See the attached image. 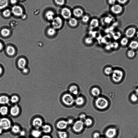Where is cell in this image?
I'll return each instance as SVG.
<instances>
[{"label":"cell","instance_id":"cell-37","mask_svg":"<svg viewBox=\"0 0 138 138\" xmlns=\"http://www.w3.org/2000/svg\"><path fill=\"white\" fill-rule=\"evenodd\" d=\"M112 67H106L104 70V72L105 74L107 75H111L113 71Z\"/></svg>","mask_w":138,"mask_h":138},{"label":"cell","instance_id":"cell-41","mask_svg":"<svg viewBox=\"0 0 138 138\" xmlns=\"http://www.w3.org/2000/svg\"><path fill=\"white\" fill-rule=\"evenodd\" d=\"M84 123V125L87 126H89L92 123V121L90 118L86 119Z\"/></svg>","mask_w":138,"mask_h":138},{"label":"cell","instance_id":"cell-26","mask_svg":"<svg viewBox=\"0 0 138 138\" xmlns=\"http://www.w3.org/2000/svg\"><path fill=\"white\" fill-rule=\"evenodd\" d=\"M6 52L9 55L12 56L15 54L16 50L13 47L9 46L6 49Z\"/></svg>","mask_w":138,"mask_h":138},{"label":"cell","instance_id":"cell-55","mask_svg":"<svg viewBox=\"0 0 138 138\" xmlns=\"http://www.w3.org/2000/svg\"><path fill=\"white\" fill-rule=\"evenodd\" d=\"M2 72V67L0 66V75Z\"/></svg>","mask_w":138,"mask_h":138},{"label":"cell","instance_id":"cell-22","mask_svg":"<svg viewBox=\"0 0 138 138\" xmlns=\"http://www.w3.org/2000/svg\"><path fill=\"white\" fill-rule=\"evenodd\" d=\"M9 112L8 107L5 105L2 106L0 107V114L5 116L7 115Z\"/></svg>","mask_w":138,"mask_h":138},{"label":"cell","instance_id":"cell-43","mask_svg":"<svg viewBox=\"0 0 138 138\" xmlns=\"http://www.w3.org/2000/svg\"><path fill=\"white\" fill-rule=\"evenodd\" d=\"M116 1V0H108V2L109 4L112 5L115 4Z\"/></svg>","mask_w":138,"mask_h":138},{"label":"cell","instance_id":"cell-6","mask_svg":"<svg viewBox=\"0 0 138 138\" xmlns=\"http://www.w3.org/2000/svg\"><path fill=\"white\" fill-rule=\"evenodd\" d=\"M62 101L65 105L67 106H71L74 103L75 99L71 94L66 93L64 94L62 97Z\"/></svg>","mask_w":138,"mask_h":138},{"label":"cell","instance_id":"cell-46","mask_svg":"<svg viewBox=\"0 0 138 138\" xmlns=\"http://www.w3.org/2000/svg\"><path fill=\"white\" fill-rule=\"evenodd\" d=\"M80 118L81 119V120L83 121V120H85L86 118V115H85L83 114H81L79 116Z\"/></svg>","mask_w":138,"mask_h":138},{"label":"cell","instance_id":"cell-50","mask_svg":"<svg viewBox=\"0 0 138 138\" xmlns=\"http://www.w3.org/2000/svg\"><path fill=\"white\" fill-rule=\"evenodd\" d=\"M18 0H10V2L12 4H15L17 3Z\"/></svg>","mask_w":138,"mask_h":138},{"label":"cell","instance_id":"cell-44","mask_svg":"<svg viewBox=\"0 0 138 138\" xmlns=\"http://www.w3.org/2000/svg\"><path fill=\"white\" fill-rule=\"evenodd\" d=\"M119 4H124L126 3L128 0H116Z\"/></svg>","mask_w":138,"mask_h":138},{"label":"cell","instance_id":"cell-30","mask_svg":"<svg viewBox=\"0 0 138 138\" xmlns=\"http://www.w3.org/2000/svg\"><path fill=\"white\" fill-rule=\"evenodd\" d=\"M8 4V0H0V10L6 7Z\"/></svg>","mask_w":138,"mask_h":138},{"label":"cell","instance_id":"cell-54","mask_svg":"<svg viewBox=\"0 0 138 138\" xmlns=\"http://www.w3.org/2000/svg\"><path fill=\"white\" fill-rule=\"evenodd\" d=\"M21 17H22V19H25V18H26V15H24V14H23L22 16H21Z\"/></svg>","mask_w":138,"mask_h":138},{"label":"cell","instance_id":"cell-8","mask_svg":"<svg viewBox=\"0 0 138 138\" xmlns=\"http://www.w3.org/2000/svg\"><path fill=\"white\" fill-rule=\"evenodd\" d=\"M73 17L78 19L81 18L85 14L83 9L80 7H77L74 8L72 10Z\"/></svg>","mask_w":138,"mask_h":138},{"label":"cell","instance_id":"cell-15","mask_svg":"<svg viewBox=\"0 0 138 138\" xmlns=\"http://www.w3.org/2000/svg\"><path fill=\"white\" fill-rule=\"evenodd\" d=\"M10 102V98L5 95L0 96V105L2 106L8 105Z\"/></svg>","mask_w":138,"mask_h":138},{"label":"cell","instance_id":"cell-40","mask_svg":"<svg viewBox=\"0 0 138 138\" xmlns=\"http://www.w3.org/2000/svg\"><path fill=\"white\" fill-rule=\"evenodd\" d=\"M58 134L60 138H66L67 135L66 132L64 131H59L58 132Z\"/></svg>","mask_w":138,"mask_h":138},{"label":"cell","instance_id":"cell-39","mask_svg":"<svg viewBox=\"0 0 138 138\" xmlns=\"http://www.w3.org/2000/svg\"><path fill=\"white\" fill-rule=\"evenodd\" d=\"M11 11L8 9H5L2 12L3 16L6 18L10 17L11 14Z\"/></svg>","mask_w":138,"mask_h":138},{"label":"cell","instance_id":"cell-49","mask_svg":"<svg viewBox=\"0 0 138 138\" xmlns=\"http://www.w3.org/2000/svg\"><path fill=\"white\" fill-rule=\"evenodd\" d=\"M41 138H52L48 134H45L42 136Z\"/></svg>","mask_w":138,"mask_h":138},{"label":"cell","instance_id":"cell-32","mask_svg":"<svg viewBox=\"0 0 138 138\" xmlns=\"http://www.w3.org/2000/svg\"><path fill=\"white\" fill-rule=\"evenodd\" d=\"M92 94L94 96H99L100 94V91L99 89L97 87L93 88L91 90Z\"/></svg>","mask_w":138,"mask_h":138},{"label":"cell","instance_id":"cell-34","mask_svg":"<svg viewBox=\"0 0 138 138\" xmlns=\"http://www.w3.org/2000/svg\"><path fill=\"white\" fill-rule=\"evenodd\" d=\"M1 33L2 36L4 37H7L10 35V31L9 29L7 28H4L1 30Z\"/></svg>","mask_w":138,"mask_h":138},{"label":"cell","instance_id":"cell-51","mask_svg":"<svg viewBox=\"0 0 138 138\" xmlns=\"http://www.w3.org/2000/svg\"><path fill=\"white\" fill-rule=\"evenodd\" d=\"M67 122L68 125L71 124L73 123V120L72 119H69Z\"/></svg>","mask_w":138,"mask_h":138},{"label":"cell","instance_id":"cell-42","mask_svg":"<svg viewBox=\"0 0 138 138\" xmlns=\"http://www.w3.org/2000/svg\"><path fill=\"white\" fill-rule=\"evenodd\" d=\"M136 94H133L131 96V100L133 102H135L138 100V97Z\"/></svg>","mask_w":138,"mask_h":138},{"label":"cell","instance_id":"cell-17","mask_svg":"<svg viewBox=\"0 0 138 138\" xmlns=\"http://www.w3.org/2000/svg\"><path fill=\"white\" fill-rule=\"evenodd\" d=\"M68 125L67 121L62 120L58 122L56 124V126L59 129L64 130L67 127Z\"/></svg>","mask_w":138,"mask_h":138},{"label":"cell","instance_id":"cell-27","mask_svg":"<svg viewBox=\"0 0 138 138\" xmlns=\"http://www.w3.org/2000/svg\"><path fill=\"white\" fill-rule=\"evenodd\" d=\"M81 19L82 22L84 24L89 23L91 19L90 16L87 14H84L81 18Z\"/></svg>","mask_w":138,"mask_h":138},{"label":"cell","instance_id":"cell-21","mask_svg":"<svg viewBox=\"0 0 138 138\" xmlns=\"http://www.w3.org/2000/svg\"><path fill=\"white\" fill-rule=\"evenodd\" d=\"M129 47L130 49L135 51L138 49V41L133 40L131 41L129 44Z\"/></svg>","mask_w":138,"mask_h":138},{"label":"cell","instance_id":"cell-31","mask_svg":"<svg viewBox=\"0 0 138 138\" xmlns=\"http://www.w3.org/2000/svg\"><path fill=\"white\" fill-rule=\"evenodd\" d=\"M19 98L18 96L14 95L10 98V102L12 104H16L19 102Z\"/></svg>","mask_w":138,"mask_h":138},{"label":"cell","instance_id":"cell-28","mask_svg":"<svg viewBox=\"0 0 138 138\" xmlns=\"http://www.w3.org/2000/svg\"><path fill=\"white\" fill-rule=\"evenodd\" d=\"M136 53L135 51L130 49L128 50L127 53V57L130 59H133L136 56Z\"/></svg>","mask_w":138,"mask_h":138},{"label":"cell","instance_id":"cell-10","mask_svg":"<svg viewBox=\"0 0 138 138\" xmlns=\"http://www.w3.org/2000/svg\"><path fill=\"white\" fill-rule=\"evenodd\" d=\"M11 12L15 16L20 17L23 14L22 7L18 5H15L12 8Z\"/></svg>","mask_w":138,"mask_h":138},{"label":"cell","instance_id":"cell-59","mask_svg":"<svg viewBox=\"0 0 138 138\" xmlns=\"http://www.w3.org/2000/svg\"><path fill=\"white\" fill-rule=\"evenodd\" d=\"M19 0V1H23L24 0Z\"/></svg>","mask_w":138,"mask_h":138},{"label":"cell","instance_id":"cell-16","mask_svg":"<svg viewBox=\"0 0 138 138\" xmlns=\"http://www.w3.org/2000/svg\"><path fill=\"white\" fill-rule=\"evenodd\" d=\"M69 25L70 27L75 28L77 27L79 24V21L77 18L72 17L68 20Z\"/></svg>","mask_w":138,"mask_h":138},{"label":"cell","instance_id":"cell-12","mask_svg":"<svg viewBox=\"0 0 138 138\" xmlns=\"http://www.w3.org/2000/svg\"><path fill=\"white\" fill-rule=\"evenodd\" d=\"M136 29L135 28H129L126 30L125 33L126 37L128 38H133L136 35Z\"/></svg>","mask_w":138,"mask_h":138},{"label":"cell","instance_id":"cell-23","mask_svg":"<svg viewBox=\"0 0 138 138\" xmlns=\"http://www.w3.org/2000/svg\"><path fill=\"white\" fill-rule=\"evenodd\" d=\"M11 130L12 133L16 134H19L21 130L20 126L17 124H15L12 125Z\"/></svg>","mask_w":138,"mask_h":138},{"label":"cell","instance_id":"cell-5","mask_svg":"<svg viewBox=\"0 0 138 138\" xmlns=\"http://www.w3.org/2000/svg\"><path fill=\"white\" fill-rule=\"evenodd\" d=\"M63 20L60 16L55 17L52 21L53 27L56 30L62 28L63 24Z\"/></svg>","mask_w":138,"mask_h":138},{"label":"cell","instance_id":"cell-20","mask_svg":"<svg viewBox=\"0 0 138 138\" xmlns=\"http://www.w3.org/2000/svg\"><path fill=\"white\" fill-rule=\"evenodd\" d=\"M55 13L52 10L48 11L45 14V17L49 21H52L55 17Z\"/></svg>","mask_w":138,"mask_h":138},{"label":"cell","instance_id":"cell-24","mask_svg":"<svg viewBox=\"0 0 138 138\" xmlns=\"http://www.w3.org/2000/svg\"><path fill=\"white\" fill-rule=\"evenodd\" d=\"M27 64L26 60L23 58H21L18 60V65L20 68L23 69L26 67Z\"/></svg>","mask_w":138,"mask_h":138},{"label":"cell","instance_id":"cell-1","mask_svg":"<svg viewBox=\"0 0 138 138\" xmlns=\"http://www.w3.org/2000/svg\"><path fill=\"white\" fill-rule=\"evenodd\" d=\"M112 80L116 83L120 82L123 79L124 72L121 70L116 69L113 70L111 75Z\"/></svg>","mask_w":138,"mask_h":138},{"label":"cell","instance_id":"cell-38","mask_svg":"<svg viewBox=\"0 0 138 138\" xmlns=\"http://www.w3.org/2000/svg\"><path fill=\"white\" fill-rule=\"evenodd\" d=\"M55 4L60 7H63L66 3V0H54Z\"/></svg>","mask_w":138,"mask_h":138},{"label":"cell","instance_id":"cell-25","mask_svg":"<svg viewBox=\"0 0 138 138\" xmlns=\"http://www.w3.org/2000/svg\"><path fill=\"white\" fill-rule=\"evenodd\" d=\"M90 26L92 28H96L99 26V21L97 18H93L91 19L90 22Z\"/></svg>","mask_w":138,"mask_h":138},{"label":"cell","instance_id":"cell-53","mask_svg":"<svg viewBox=\"0 0 138 138\" xmlns=\"http://www.w3.org/2000/svg\"><path fill=\"white\" fill-rule=\"evenodd\" d=\"M3 47V45L2 43L0 41V51L1 50Z\"/></svg>","mask_w":138,"mask_h":138},{"label":"cell","instance_id":"cell-13","mask_svg":"<svg viewBox=\"0 0 138 138\" xmlns=\"http://www.w3.org/2000/svg\"><path fill=\"white\" fill-rule=\"evenodd\" d=\"M111 10L113 13L118 14L121 13L123 10V8L120 5L115 4L112 5Z\"/></svg>","mask_w":138,"mask_h":138},{"label":"cell","instance_id":"cell-58","mask_svg":"<svg viewBox=\"0 0 138 138\" xmlns=\"http://www.w3.org/2000/svg\"><path fill=\"white\" fill-rule=\"evenodd\" d=\"M136 93L137 95L138 96V88L136 90Z\"/></svg>","mask_w":138,"mask_h":138},{"label":"cell","instance_id":"cell-14","mask_svg":"<svg viewBox=\"0 0 138 138\" xmlns=\"http://www.w3.org/2000/svg\"><path fill=\"white\" fill-rule=\"evenodd\" d=\"M116 133V130L115 128H110L106 131L105 135L107 138H113L115 136Z\"/></svg>","mask_w":138,"mask_h":138},{"label":"cell","instance_id":"cell-3","mask_svg":"<svg viewBox=\"0 0 138 138\" xmlns=\"http://www.w3.org/2000/svg\"><path fill=\"white\" fill-rule=\"evenodd\" d=\"M60 14L63 19L68 20L72 17V10L68 7H64L61 9Z\"/></svg>","mask_w":138,"mask_h":138},{"label":"cell","instance_id":"cell-7","mask_svg":"<svg viewBox=\"0 0 138 138\" xmlns=\"http://www.w3.org/2000/svg\"><path fill=\"white\" fill-rule=\"evenodd\" d=\"M44 122L42 118L39 117L34 118L32 122V126L35 129H39L41 128Z\"/></svg>","mask_w":138,"mask_h":138},{"label":"cell","instance_id":"cell-61","mask_svg":"<svg viewBox=\"0 0 138 138\" xmlns=\"http://www.w3.org/2000/svg\"></svg>","mask_w":138,"mask_h":138},{"label":"cell","instance_id":"cell-33","mask_svg":"<svg viewBox=\"0 0 138 138\" xmlns=\"http://www.w3.org/2000/svg\"><path fill=\"white\" fill-rule=\"evenodd\" d=\"M129 44L128 38L125 37L122 38L120 41V45L123 47H125Z\"/></svg>","mask_w":138,"mask_h":138},{"label":"cell","instance_id":"cell-9","mask_svg":"<svg viewBox=\"0 0 138 138\" xmlns=\"http://www.w3.org/2000/svg\"><path fill=\"white\" fill-rule=\"evenodd\" d=\"M84 125V123L83 121L81 120L77 121L73 125V130L76 132H80L83 129Z\"/></svg>","mask_w":138,"mask_h":138},{"label":"cell","instance_id":"cell-56","mask_svg":"<svg viewBox=\"0 0 138 138\" xmlns=\"http://www.w3.org/2000/svg\"><path fill=\"white\" fill-rule=\"evenodd\" d=\"M3 131L2 129L0 128V134H1L2 133Z\"/></svg>","mask_w":138,"mask_h":138},{"label":"cell","instance_id":"cell-2","mask_svg":"<svg viewBox=\"0 0 138 138\" xmlns=\"http://www.w3.org/2000/svg\"><path fill=\"white\" fill-rule=\"evenodd\" d=\"M12 122L10 119L3 117L0 119V128L3 131H8L11 129L12 126Z\"/></svg>","mask_w":138,"mask_h":138},{"label":"cell","instance_id":"cell-11","mask_svg":"<svg viewBox=\"0 0 138 138\" xmlns=\"http://www.w3.org/2000/svg\"><path fill=\"white\" fill-rule=\"evenodd\" d=\"M10 114L13 117H16L20 114V109L19 106L15 105L12 106L9 110Z\"/></svg>","mask_w":138,"mask_h":138},{"label":"cell","instance_id":"cell-36","mask_svg":"<svg viewBox=\"0 0 138 138\" xmlns=\"http://www.w3.org/2000/svg\"><path fill=\"white\" fill-rule=\"evenodd\" d=\"M48 34L50 36H53L56 34V30L53 27H51L49 28L47 31Z\"/></svg>","mask_w":138,"mask_h":138},{"label":"cell","instance_id":"cell-4","mask_svg":"<svg viewBox=\"0 0 138 138\" xmlns=\"http://www.w3.org/2000/svg\"><path fill=\"white\" fill-rule=\"evenodd\" d=\"M96 105L98 109H105L108 106L109 102L105 98L102 97H99L97 98L95 101Z\"/></svg>","mask_w":138,"mask_h":138},{"label":"cell","instance_id":"cell-60","mask_svg":"<svg viewBox=\"0 0 138 138\" xmlns=\"http://www.w3.org/2000/svg\"><path fill=\"white\" fill-rule=\"evenodd\" d=\"M103 138V137H101V138Z\"/></svg>","mask_w":138,"mask_h":138},{"label":"cell","instance_id":"cell-29","mask_svg":"<svg viewBox=\"0 0 138 138\" xmlns=\"http://www.w3.org/2000/svg\"><path fill=\"white\" fill-rule=\"evenodd\" d=\"M70 92L73 95H77L78 93V89L76 85H73L71 86L69 89Z\"/></svg>","mask_w":138,"mask_h":138},{"label":"cell","instance_id":"cell-47","mask_svg":"<svg viewBox=\"0 0 138 138\" xmlns=\"http://www.w3.org/2000/svg\"><path fill=\"white\" fill-rule=\"evenodd\" d=\"M100 135L98 133H95L93 135L94 138H100Z\"/></svg>","mask_w":138,"mask_h":138},{"label":"cell","instance_id":"cell-35","mask_svg":"<svg viewBox=\"0 0 138 138\" xmlns=\"http://www.w3.org/2000/svg\"><path fill=\"white\" fill-rule=\"evenodd\" d=\"M84 102L83 98L82 97H79L76 98L75 100V103L78 106H81L83 104Z\"/></svg>","mask_w":138,"mask_h":138},{"label":"cell","instance_id":"cell-45","mask_svg":"<svg viewBox=\"0 0 138 138\" xmlns=\"http://www.w3.org/2000/svg\"><path fill=\"white\" fill-rule=\"evenodd\" d=\"M85 42L88 44H90L92 42V40L90 38H87L85 39Z\"/></svg>","mask_w":138,"mask_h":138},{"label":"cell","instance_id":"cell-57","mask_svg":"<svg viewBox=\"0 0 138 138\" xmlns=\"http://www.w3.org/2000/svg\"><path fill=\"white\" fill-rule=\"evenodd\" d=\"M136 35V36L137 38H138V30L137 31Z\"/></svg>","mask_w":138,"mask_h":138},{"label":"cell","instance_id":"cell-52","mask_svg":"<svg viewBox=\"0 0 138 138\" xmlns=\"http://www.w3.org/2000/svg\"><path fill=\"white\" fill-rule=\"evenodd\" d=\"M23 72L24 73H26L28 71V70L26 67L22 69Z\"/></svg>","mask_w":138,"mask_h":138},{"label":"cell","instance_id":"cell-48","mask_svg":"<svg viewBox=\"0 0 138 138\" xmlns=\"http://www.w3.org/2000/svg\"><path fill=\"white\" fill-rule=\"evenodd\" d=\"M19 134L21 136H25L26 135V132L24 130H21Z\"/></svg>","mask_w":138,"mask_h":138},{"label":"cell","instance_id":"cell-19","mask_svg":"<svg viewBox=\"0 0 138 138\" xmlns=\"http://www.w3.org/2000/svg\"><path fill=\"white\" fill-rule=\"evenodd\" d=\"M41 128L42 133L45 134L50 133L52 131V128L51 126L47 124L43 125Z\"/></svg>","mask_w":138,"mask_h":138},{"label":"cell","instance_id":"cell-18","mask_svg":"<svg viewBox=\"0 0 138 138\" xmlns=\"http://www.w3.org/2000/svg\"><path fill=\"white\" fill-rule=\"evenodd\" d=\"M31 136L34 138H39L42 136V132L39 129H34L32 130L31 132Z\"/></svg>","mask_w":138,"mask_h":138}]
</instances>
